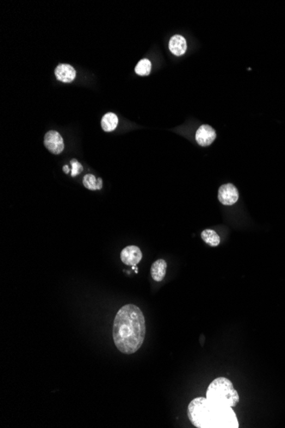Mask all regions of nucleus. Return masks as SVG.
<instances>
[{
  "mask_svg": "<svg viewBox=\"0 0 285 428\" xmlns=\"http://www.w3.org/2000/svg\"><path fill=\"white\" fill-rule=\"evenodd\" d=\"M146 324L144 314L135 305H124L114 317L113 339L120 352L131 355L144 343Z\"/></svg>",
  "mask_w": 285,
  "mask_h": 428,
  "instance_id": "obj_1",
  "label": "nucleus"
},
{
  "mask_svg": "<svg viewBox=\"0 0 285 428\" xmlns=\"http://www.w3.org/2000/svg\"><path fill=\"white\" fill-rule=\"evenodd\" d=\"M188 418L198 428H238L232 407L217 404L207 398H194L188 406Z\"/></svg>",
  "mask_w": 285,
  "mask_h": 428,
  "instance_id": "obj_2",
  "label": "nucleus"
},
{
  "mask_svg": "<svg viewBox=\"0 0 285 428\" xmlns=\"http://www.w3.org/2000/svg\"><path fill=\"white\" fill-rule=\"evenodd\" d=\"M207 398L217 404L235 407L239 402L238 392L226 378L219 377L211 382L207 390Z\"/></svg>",
  "mask_w": 285,
  "mask_h": 428,
  "instance_id": "obj_3",
  "label": "nucleus"
},
{
  "mask_svg": "<svg viewBox=\"0 0 285 428\" xmlns=\"http://www.w3.org/2000/svg\"><path fill=\"white\" fill-rule=\"evenodd\" d=\"M44 144L46 149L55 155L62 153L64 150L63 138L57 131L51 130L45 133Z\"/></svg>",
  "mask_w": 285,
  "mask_h": 428,
  "instance_id": "obj_4",
  "label": "nucleus"
},
{
  "mask_svg": "<svg viewBox=\"0 0 285 428\" xmlns=\"http://www.w3.org/2000/svg\"><path fill=\"white\" fill-rule=\"evenodd\" d=\"M239 198L238 191L234 185L228 183L219 187L218 199L219 202L224 205H233L237 202Z\"/></svg>",
  "mask_w": 285,
  "mask_h": 428,
  "instance_id": "obj_5",
  "label": "nucleus"
},
{
  "mask_svg": "<svg viewBox=\"0 0 285 428\" xmlns=\"http://www.w3.org/2000/svg\"><path fill=\"white\" fill-rule=\"evenodd\" d=\"M143 257L142 251L138 246L130 245L124 248L120 253V259L124 264L127 266H135L140 262Z\"/></svg>",
  "mask_w": 285,
  "mask_h": 428,
  "instance_id": "obj_6",
  "label": "nucleus"
},
{
  "mask_svg": "<svg viewBox=\"0 0 285 428\" xmlns=\"http://www.w3.org/2000/svg\"><path fill=\"white\" fill-rule=\"evenodd\" d=\"M216 139V132L209 125H201L195 133V139L201 146L210 145Z\"/></svg>",
  "mask_w": 285,
  "mask_h": 428,
  "instance_id": "obj_7",
  "label": "nucleus"
},
{
  "mask_svg": "<svg viewBox=\"0 0 285 428\" xmlns=\"http://www.w3.org/2000/svg\"><path fill=\"white\" fill-rule=\"evenodd\" d=\"M55 76L58 81L64 83H70L75 80L76 71L71 65L61 64L55 70Z\"/></svg>",
  "mask_w": 285,
  "mask_h": 428,
  "instance_id": "obj_8",
  "label": "nucleus"
},
{
  "mask_svg": "<svg viewBox=\"0 0 285 428\" xmlns=\"http://www.w3.org/2000/svg\"><path fill=\"white\" fill-rule=\"evenodd\" d=\"M187 49V43L183 36L181 35H174L172 37L169 41V50L171 51L173 54L175 56H182L186 53Z\"/></svg>",
  "mask_w": 285,
  "mask_h": 428,
  "instance_id": "obj_9",
  "label": "nucleus"
},
{
  "mask_svg": "<svg viewBox=\"0 0 285 428\" xmlns=\"http://www.w3.org/2000/svg\"><path fill=\"white\" fill-rule=\"evenodd\" d=\"M167 262L165 260L159 259L154 262L150 268L151 277L156 282H161L164 280L167 273Z\"/></svg>",
  "mask_w": 285,
  "mask_h": 428,
  "instance_id": "obj_10",
  "label": "nucleus"
},
{
  "mask_svg": "<svg viewBox=\"0 0 285 428\" xmlns=\"http://www.w3.org/2000/svg\"><path fill=\"white\" fill-rule=\"evenodd\" d=\"M102 129L105 132H112L114 131L118 125V117L117 115L114 113H107L103 115L101 121Z\"/></svg>",
  "mask_w": 285,
  "mask_h": 428,
  "instance_id": "obj_11",
  "label": "nucleus"
},
{
  "mask_svg": "<svg viewBox=\"0 0 285 428\" xmlns=\"http://www.w3.org/2000/svg\"><path fill=\"white\" fill-rule=\"evenodd\" d=\"M201 238L206 244L212 247H216L220 243V238L214 230L205 229L201 232Z\"/></svg>",
  "mask_w": 285,
  "mask_h": 428,
  "instance_id": "obj_12",
  "label": "nucleus"
},
{
  "mask_svg": "<svg viewBox=\"0 0 285 428\" xmlns=\"http://www.w3.org/2000/svg\"><path fill=\"white\" fill-rule=\"evenodd\" d=\"M83 185L89 190H100L102 187V179L98 178L96 180V177L93 175H85L83 178Z\"/></svg>",
  "mask_w": 285,
  "mask_h": 428,
  "instance_id": "obj_13",
  "label": "nucleus"
},
{
  "mask_svg": "<svg viewBox=\"0 0 285 428\" xmlns=\"http://www.w3.org/2000/svg\"><path fill=\"white\" fill-rule=\"evenodd\" d=\"M151 70V63L149 59H142L138 62L135 68V72L138 76H148Z\"/></svg>",
  "mask_w": 285,
  "mask_h": 428,
  "instance_id": "obj_14",
  "label": "nucleus"
},
{
  "mask_svg": "<svg viewBox=\"0 0 285 428\" xmlns=\"http://www.w3.org/2000/svg\"><path fill=\"white\" fill-rule=\"evenodd\" d=\"M70 164L72 165V177H75L77 175H80L83 171V167L81 163H79L76 159H72L70 161Z\"/></svg>",
  "mask_w": 285,
  "mask_h": 428,
  "instance_id": "obj_15",
  "label": "nucleus"
},
{
  "mask_svg": "<svg viewBox=\"0 0 285 428\" xmlns=\"http://www.w3.org/2000/svg\"><path fill=\"white\" fill-rule=\"evenodd\" d=\"M63 171H64V172L66 173V174H68V173L69 172V167H68V166L63 167Z\"/></svg>",
  "mask_w": 285,
  "mask_h": 428,
  "instance_id": "obj_16",
  "label": "nucleus"
}]
</instances>
